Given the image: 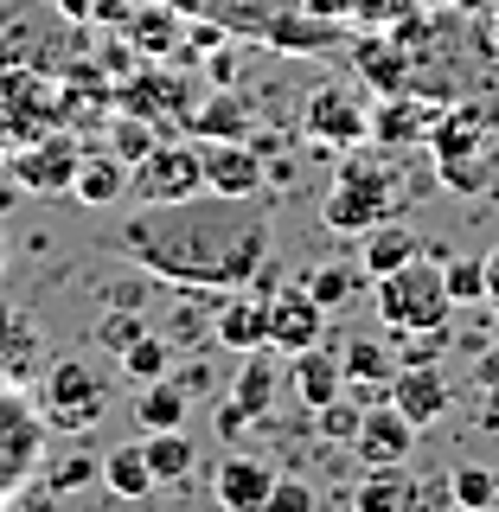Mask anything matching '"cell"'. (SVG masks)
<instances>
[{"mask_svg": "<svg viewBox=\"0 0 499 512\" xmlns=\"http://www.w3.org/2000/svg\"><path fill=\"white\" fill-rule=\"evenodd\" d=\"M269 205L263 199H224V192H186L167 205H141L135 218H122L116 250L135 269L199 288V295H231L250 288L269 263Z\"/></svg>", "mask_w": 499, "mask_h": 512, "instance_id": "cell-1", "label": "cell"}, {"mask_svg": "<svg viewBox=\"0 0 499 512\" xmlns=\"http://www.w3.org/2000/svg\"><path fill=\"white\" fill-rule=\"evenodd\" d=\"M397 212H404V173H397L384 154H365V148L340 154V180L327 186V205H320L327 231L365 237L372 224L397 218Z\"/></svg>", "mask_w": 499, "mask_h": 512, "instance_id": "cell-2", "label": "cell"}, {"mask_svg": "<svg viewBox=\"0 0 499 512\" xmlns=\"http://www.w3.org/2000/svg\"><path fill=\"white\" fill-rule=\"evenodd\" d=\"M372 308L391 333H429L455 320V295H448V269L436 256H410L391 276H372Z\"/></svg>", "mask_w": 499, "mask_h": 512, "instance_id": "cell-3", "label": "cell"}, {"mask_svg": "<svg viewBox=\"0 0 499 512\" xmlns=\"http://www.w3.org/2000/svg\"><path fill=\"white\" fill-rule=\"evenodd\" d=\"M109 397H116V378L96 359H52L39 384V416L52 423V436H84L103 423Z\"/></svg>", "mask_w": 499, "mask_h": 512, "instance_id": "cell-4", "label": "cell"}, {"mask_svg": "<svg viewBox=\"0 0 499 512\" xmlns=\"http://www.w3.org/2000/svg\"><path fill=\"white\" fill-rule=\"evenodd\" d=\"M45 442H52V423L26 397V384H0V500L45 474Z\"/></svg>", "mask_w": 499, "mask_h": 512, "instance_id": "cell-5", "label": "cell"}, {"mask_svg": "<svg viewBox=\"0 0 499 512\" xmlns=\"http://www.w3.org/2000/svg\"><path fill=\"white\" fill-rule=\"evenodd\" d=\"M13 180H20L26 192H39V199H58V192H71L77 167H84V141L71 135V128H39L32 141H20V148L7 154Z\"/></svg>", "mask_w": 499, "mask_h": 512, "instance_id": "cell-6", "label": "cell"}, {"mask_svg": "<svg viewBox=\"0 0 499 512\" xmlns=\"http://www.w3.org/2000/svg\"><path fill=\"white\" fill-rule=\"evenodd\" d=\"M205 173H199V135L192 141H160L154 154H141L128 167V199L135 205H167V199H186L199 192Z\"/></svg>", "mask_w": 499, "mask_h": 512, "instance_id": "cell-7", "label": "cell"}, {"mask_svg": "<svg viewBox=\"0 0 499 512\" xmlns=\"http://www.w3.org/2000/svg\"><path fill=\"white\" fill-rule=\"evenodd\" d=\"M487 160H493V135H487L480 109H455L448 122H436V167L455 192L487 186Z\"/></svg>", "mask_w": 499, "mask_h": 512, "instance_id": "cell-8", "label": "cell"}, {"mask_svg": "<svg viewBox=\"0 0 499 512\" xmlns=\"http://www.w3.org/2000/svg\"><path fill=\"white\" fill-rule=\"evenodd\" d=\"M301 135H308L314 148L352 154V148H365V141H372V109H365L346 84H320L308 96V109H301Z\"/></svg>", "mask_w": 499, "mask_h": 512, "instance_id": "cell-9", "label": "cell"}, {"mask_svg": "<svg viewBox=\"0 0 499 512\" xmlns=\"http://www.w3.org/2000/svg\"><path fill=\"white\" fill-rule=\"evenodd\" d=\"M199 173H205V192H224V199H263V186H269V160L256 141L199 135Z\"/></svg>", "mask_w": 499, "mask_h": 512, "instance_id": "cell-10", "label": "cell"}, {"mask_svg": "<svg viewBox=\"0 0 499 512\" xmlns=\"http://www.w3.org/2000/svg\"><path fill=\"white\" fill-rule=\"evenodd\" d=\"M416 436H423V429H416L391 397H372L365 416H359V436H352V455H359L365 468H397V461L416 455Z\"/></svg>", "mask_w": 499, "mask_h": 512, "instance_id": "cell-11", "label": "cell"}, {"mask_svg": "<svg viewBox=\"0 0 499 512\" xmlns=\"http://www.w3.org/2000/svg\"><path fill=\"white\" fill-rule=\"evenodd\" d=\"M327 340V308L308 295V288H276L269 295V352L276 359H295Z\"/></svg>", "mask_w": 499, "mask_h": 512, "instance_id": "cell-12", "label": "cell"}, {"mask_svg": "<svg viewBox=\"0 0 499 512\" xmlns=\"http://www.w3.org/2000/svg\"><path fill=\"white\" fill-rule=\"evenodd\" d=\"M269 487H276V468H269L263 455H250V448H231L212 468V493H218L224 512H263Z\"/></svg>", "mask_w": 499, "mask_h": 512, "instance_id": "cell-13", "label": "cell"}, {"mask_svg": "<svg viewBox=\"0 0 499 512\" xmlns=\"http://www.w3.org/2000/svg\"><path fill=\"white\" fill-rule=\"evenodd\" d=\"M212 340L224 352H263L269 346V295H244V288H231V295L218 301V314H212Z\"/></svg>", "mask_w": 499, "mask_h": 512, "instance_id": "cell-14", "label": "cell"}, {"mask_svg": "<svg viewBox=\"0 0 499 512\" xmlns=\"http://www.w3.org/2000/svg\"><path fill=\"white\" fill-rule=\"evenodd\" d=\"M384 397H391V404L404 410L416 429L442 423L448 404H455V391H448V378L436 372V365H397V372H391V391H384Z\"/></svg>", "mask_w": 499, "mask_h": 512, "instance_id": "cell-15", "label": "cell"}, {"mask_svg": "<svg viewBox=\"0 0 499 512\" xmlns=\"http://www.w3.org/2000/svg\"><path fill=\"white\" fill-rule=\"evenodd\" d=\"M71 199L90 205V212L122 205L128 199V160L116 148H84V167H77V180H71Z\"/></svg>", "mask_w": 499, "mask_h": 512, "instance_id": "cell-16", "label": "cell"}, {"mask_svg": "<svg viewBox=\"0 0 499 512\" xmlns=\"http://www.w3.org/2000/svg\"><path fill=\"white\" fill-rule=\"evenodd\" d=\"M288 384L301 391V404H308V410L333 404V397L346 391V365H340V352H333L327 340L308 346V352H295V359H288Z\"/></svg>", "mask_w": 499, "mask_h": 512, "instance_id": "cell-17", "label": "cell"}, {"mask_svg": "<svg viewBox=\"0 0 499 512\" xmlns=\"http://www.w3.org/2000/svg\"><path fill=\"white\" fill-rule=\"evenodd\" d=\"M39 365H45L39 327H32L20 308H7V301H0V384H26Z\"/></svg>", "mask_w": 499, "mask_h": 512, "instance_id": "cell-18", "label": "cell"}, {"mask_svg": "<svg viewBox=\"0 0 499 512\" xmlns=\"http://www.w3.org/2000/svg\"><path fill=\"white\" fill-rule=\"evenodd\" d=\"M122 109L128 116H141V122H192V103H186V84L180 77H135V84L122 90Z\"/></svg>", "mask_w": 499, "mask_h": 512, "instance_id": "cell-19", "label": "cell"}, {"mask_svg": "<svg viewBox=\"0 0 499 512\" xmlns=\"http://www.w3.org/2000/svg\"><path fill=\"white\" fill-rule=\"evenodd\" d=\"M192 416V397L180 391V378H154V384H135V429L154 436V429H186Z\"/></svg>", "mask_w": 499, "mask_h": 512, "instance_id": "cell-20", "label": "cell"}, {"mask_svg": "<svg viewBox=\"0 0 499 512\" xmlns=\"http://www.w3.org/2000/svg\"><path fill=\"white\" fill-rule=\"evenodd\" d=\"M352 512H416V480L410 468H365L359 487H352Z\"/></svg>", "mask_w": 499, "mask_h": 512, "instance_id": "cell-21", "label": "cell"}, {"mask_svg": "<svg viewBox=\"0 0 499 512\" xmlns=\"http://www.w3.org/2000/svg\"><path fill=\"white\" fill-rule=\"evenodd\" d=\"M276 384H282V372H276V352H269V346L237 359V384H231V397L244 404L250 423H263V416L276 410Z\"/></svg>", "mask_w": 499, "mask_h": 512, "instance_id": "cell-22", "label": "cell"}, {"mask_svg": "<svg viewBox=\"0 0 499 512\" xmlns=\"http://www.w3.org/2000/svg\"><path fill=\"white\" fill-rule=\"evenodd\" d=\"M410 256H423V237L410 231V224H397V218H384L365 231V250H359V269L365 276H391V269H404Z\"/></svg>", "mask_w": 499, "mask_h": 512, "instance_id": "cell-23", "label": "cell"}, {"mask_svg": "<svg viewBox=\"0 0 499 512\" xmlns=\"http://www.w3.org/2000/svg\"><path fill=\"white\" fill-rule=\"evenodd\" d=\"M141 455H148V468H154V487H186L192 468H199V448H192L186 429H154V436H141Z\"/></svg>", "mask_w": 499, "mask_h": 512, "instance_id": "cell-24", "label": "cell"}, {"mask_svg": "<svg viewBox=\"0 0 499 512\" xmlns=\"http://www.w3.org/2000/svg\"><path fill=\"white\" fill-rule=\"evenodd\" d=\"M250 128H256V109L237 90H218L205 109H192V135L205 141H250Z\"/></svg>", "mask_w": 499, "mask_h": 512, "instance_id": "cell-25", "label": "cell"}, {"mask_svg": "<svg viewBox=\"0 0 499 512\" xmlns=\"http://www.w3.org/2000/svg\"><path fill=\"white\" fill-rule=\"evenodd\" d=\"M340 365H346V384H359V391H365V404L391 391V372H397L391 352H384L378 340H346L340 346Z\"/></svg>", "mask_w": 499, "mask_h": 512, "instance_id": "cell-26", "label": "cell"}, {"mask_svg": "<svg viewBox=\"0 0 499 512\" xmlns=\"http://www.w3.org/2000/svg\"><path fill=\"white\" fill-rule=\"evenodd\" d=\"M103 487L116 493V500H148L154 493V468H148V455H141V442L103 455Z\"/></svg>", "mask_w": 499, "mask_h": 512, "instance_id": "cell-27", "label": "cell"}, {"mask_svg": "<svg viewBox=\"0 0 499 512\" xmlns=\"http://www.w3.org/2000/svg\"><path fill=\"white\" fill-rule=\"evenodd\" d=\"M116 372L135 378V384H154V378L173 372V346L160 340V333H141V340H128V346L116 352Z\"/></svg>", "mask_w": 499, "mask_h": 512, "instance_id": "cell-28", "label": "cell"}, {"mask_svg": "<svg viewBox=\"0 0 499 512\" xmlns=\"http://www.w3.org/2000/svg\"><path fill=\"white\" fill-rule=\"evenodd\" d=\"M365 282H372V276H365V269H359V263H320V269H314V276H308V282H301V288H308V295L320 301V308H327V314H333V308H346V301H352V295H359V288H365Z\"/></svg>", "mask_w": 499, "mask_h": 512, "instance_id": "cell-29", "label": "cell"}, {"mask_svg": "<svg viewBox=\"0 0 499 512\" xmlns=\"http://www.w3.org/2000/svg\"><path fill=\"white\" fill-rule=\"evenodd\" d=\"M372 135L378 141H423V135H436V128H429V116H423V103H410V96H391V103L378 109L372 116Z\"/></svg>", "mask_w": 499, "mask_h": 512, "instance_id": "cell-30", "label": "cell"}, {"mask_svg": "<svg viewBox=\"0 0 499 512\" xmlns=\"http://www.w3.org/2000/svg\"><path fill=\"white\" fill-rule=\"evenodd\" d=\"M448 493H455L461 512H480L499 500V468H487V461H461L455 474H448Z\"/></svg>", "mask_w": 499, "mask_h": 512, "instance_id": "cell-31", "label": "cell"}, {"mask_svg": "<svg viewBox=\"0 0 499 512\" xmlns=\"http://www.w3.org/2000/svg\"><path fill=\"white\" fill-rule=\"evenodd\" d=\"M448 295H455V308H474V301H487V256H448Z\"/></svg>", "mask_w": 499, "mask_h": 512, "instance_id": "cell-32", "label": "cell"}, {"mask_svg": "<svg viewBox=\"0 0 499 512\" xmlns=\"http://www.w3.org/2000/svg\"><path fill=\"white\" fill-rule=\"evenodd\" d=\"M359 416H365V397H333V404H320V436L327 442H352L359 436Z\"/></svg>", "mask_w": 499, "mask_h": 512, "instance_id": "cell-33", "label": "cell"}, {"mask_svg": "<svg viewBox=\"0 0 499 512\" xmlns=\"http://www.w3.org/2000/svg\"><path fill=\"white\" fill-rule=\"evenodd\" d=\"M109 148H116V154L128 160V167H135L141 154H154V148H160V135H154V122H141V116H128V109H122L116 135H109Z\"/></svg>", "mask_w": 499, "mask_h": 512, "instance_id": "cell-34", "label": "cell"}, {"mask_svg": "<svg viewBox=\"0 0 499 512\" xmlns=\"http://www.w3.org/2000/svg\"><path fill=\"white\" fill-rule=\"evenodd\" d=\"M263 512H314V487H308V480H295V474H276Z\"/></svg>", "mask_w": 499, "mask_h": 512, "instance_id": "cell-35", "label": "cell"}, {"mask_svg": "<svg viewBox=\"0 0 499 512\" xmlns=\"http://www.w3.org/2000/svg\"><path fill=\"white\" fill-rule=\"evenodd\" d=\"M141 333H148V327H141V314H122V308H116V314L103 320V327H96V340H103V352L116 359V352H122L128 340H141Z\"/></svg>", "mask_w": 499, "mask_h": 512, "instance_id": "cell-36", "label": "cell"}, {"mask_svg": "<svg viewBox=\"0 0 499 512\" xmlns=\"http://www.w3.org/2000/svg\"><path fill=\"white\" fill-rule=\"evenodd\" d=\"M474 384L487 391V404H499V346H493V352H480V359H474Z\"/></svg>", "mask_w": 499, "mask_h": 512, "instance_id": "cell-37", "label": "cell"}, {"mask_svg": "<svg viewBox=\"0 0 499 512\" xmlns=\"http://www.w3.org/2000/svg\"><path fill=\"white\" fill-rule=\"evenodd\" d=\"M173 378H180V391H186V397H205V391H212V365H205V359H192L186 372H173Z\"/></svg>", "mask_w": 499, "mask_h": 512, "instance_id": "cell-38", "label": "cell"}, {"mask_svg": "<svg viewBox=\"0 0 499 512\" xmlns=\"http://www.w3.org/2000/svg\"><path fill=\"white\" fill-rule=\"evenodd\" d=\"M244 423H250L244 404H237V397H224V404H218V436H224V442H237V429H244Z\"/></svg>", "mask_w": 499, "mask_h": 512, "instance_id": "cell-39", "label": "cell"}, {"mask_svg": "<svg viewBox=\"0 0 499 512\" xmlns=\"http://www.w3.org/2000/svg\"><path fill=\"white\" fill-rule=\"evenodd\" d=\"M84 474H90V461H64V468H52V487H77Z\"/></svg>", "mask_w": 499, "mask_h": 512, "instance_id": "cell-40", "label": "cell"}, {"mask_svg": "<svg viewBox=\"0 0 499 512\" xmlns=\"http://www.w3.org/2000/svg\"><path fill=\"white\" fill-rule=\"evenodd\" d=\"M487 308H499V244L487 250Z\"/></svg>", "mask_w": 499, "mask_h": 512, "instance_id": "cell-41", "label": "cell"}, {"mask_svg": "<svg viewBox=\"0 0 499 512\" xmlns=\"http://www.w3.org/2000/svg\"><path fill=\"white\" fill-rule=\"evenodd\" d=\"M160 7H180V13H205L212 0H160Z\"/></svg>", "mask_w": 499, "mask_h": 512, "instance_id": "cell-42", "label": "cell"}, {"mask_svg": "<svg viewBox=\"0 0 499 512\" xmlns=\"http://www.w3.org/2000/svg\"><path fill=\"white\" fill-rule=\"evenodd\" d=\"M0 512H32V506H20V493H7V500H0Z\"/></svg>", "mask_w": 499, "mask_h": 512, "instance_id": "cell-43", "label": "cell"}, {"mask_svg": "<svg viewBox=\"0 0 499 512\" xmlns=\"http://www.w3.org/2000/svg\"><path fill=\"white\" fill-rule=\"evenodd\" d=\"M0 269H7V237H0Z\"/></svg>", "mask_w": 499, "mask_h": 512, "instance_id": "cell-44", "label": "cell"}, {"mask_svg": "<svg viewBox=\"0 0 499 512\" xmlns=\"http://www.w3.org/2000/svg\"><path fill=\"white\" fill-rule=\"evenodd\" d=\"M480 512H499V500H493V506H480Z\"/></svg>", "mask_w": 499, "mask_h": 512, "instance_id": "cell-45", "label": "cell"}]
</instances>
